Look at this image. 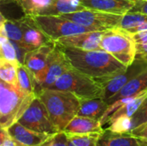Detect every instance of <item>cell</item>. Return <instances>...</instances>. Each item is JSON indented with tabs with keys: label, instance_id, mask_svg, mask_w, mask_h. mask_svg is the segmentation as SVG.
Returning <instances> with one entry per match:
<instances>
[{
	"label": "cell",
	"instance_id": "d4e9b609",
	"mask_svg": "<svg viewBox=\"0 0 147 146\" xmlns=\"http://www.w3.org/2000/svg\"><path fill=\"white\" fill-rule=\"evenodd\" d=\"M146 21H147V15L146 14L129 11L122 16L119 27L127 31H129Z\"/></svg>",
	"mask_w": 147,
	"mask_h": 146
},
{
	"label": "cell",
	"instance_id": "3957f363",
	"mask_svg": "<svg viewBox=\"0 0 147 146\" xmlns=\"http://www.w3.org/2000/svg\"><path fill=\"white\" fill-rule=\"evenodd\" d=\"M36 94H27L19 87L0 81V127L7 129L17 122Z\"/></svg>",
	"mask_w": 147,
	"mask_h": 146
},
{
	"label": "cell",
	"instance_id": "ba28073f",
	"mask_svg": "<svg viewBox=\"0 0 147 146\" xmlns=\"http://www.w3.org/2000/svg\"><path fill=\"white\" fill-rule=\"evenodd\" d=\"M71 67L61 47L56 44L49 54L46 67L40 76L34 81L35 93L51 87L65 71Z\"/></svg>",
	"mask_w": 147,
	"mask_h": 146
},
{
	"label": "cell",
	"instance_id": "2e32d148",
	"mask_svg": "<svg viewBox=\"0 0 147 146\" xmlns=\"http://www.w3.org/2000/svg\"><path fill=\"white\" fill-rule=\"evenodd\" d=\"M7 132L10 137L28 146H39L51 136L50 134L31 130L19 122H16L8 127Z\"/></svg>",
	"mask_w": 147,
	"mask_h": 146
},
{
	"label": "cell",
	"instance_id": "603a6c76",
	"mask_svg": "<svg viewBox=\"0 0 147 146\" xmlns=\"http://www.w3.org/2000/svg\"><path fill=\"white\" fill-rule=\"evenodd\" d=\"M85 9V7L81 5L80 0H55L51 15H60L81 11Z\"/></svg>",
	"mask_w": 147,
	"mask_h": 146
},
{
	"label": "cell",
	"instance_id": "52a82bcc",
	"mask_svg": "<svg viewBox=\"0 0 147 146\" xmlns=\"http://www.w3.org/2000/svg\"><path fill=\"white\" fill-rule=\"evenodd\" d=\"M60 15L83 27H85L91 31H106L108 29L119 27L121 20L123 16L121 15L90 9Z\"/></svg>",
	"mask_w": 147,
	"mask_h": 146
},
{
	"label": "cell",
	"instance_id": "d6986e66",
	"mask_svg": "<svg viewBox=\"0 0 147 146\" xmlns=\"http://www.w3.org/2000/svg\"><path fill=\"white\" fill-rule=\"evenodd\" d=\"M109 108V104L102 98L82 100L78 115L100 120Z\"/></svg>",
	"mask_w": 147,
	"mask_h": 146
},
{
	"label": "cell",
	"instance_id": "44dd1931",
	"mask_svg": "<svg viewBox=\"0 0 147 146\" xmlns=\"http://www.w3.org/2000/svg\"><path fill=\"white\" fill-rule=\"evenodd\" d=\"M147 97V89L143 91L142 93L136 96L132 101L126 103L122 107H121L119 109H117L109 119L108 123L116 120L118 118H132L133 115L136 113V111L139 109V108L141 106L143 102L146 99Z\"/></svg>",
	"mask_w": 147,
	"mask_h": 146
},
{
	"label": "cell",
	"instance_id": "5b68a950",
	"mask_svg": "<svg viewBox=\"0 0 147 146\" xmlns=\"http://www.w3.org/2000/svg\"><path fill=\"white\" fill-rule=\"evenodd\" d=\"M100 46L102 50L110 53L126 66H130L136 59V43L134 36L120 27L104 31Z\"/></svg>",
	"mask_w": 147,
	"mask_h": 146
},
{
	"label": "cell",
	"instance_id": "9a60e30c",
	"mask_svg": "<svg viewBox=\"0 0 147 146\" xmlns=\"http://www.w3.org/2000/svg\"><path fill=\"white\" fill-rule=\"evenodd\" d=\"M96 146H147V143L129 133H116L106 128L100 134Z\"/></svg>",
	"mask_w": 147,
	"mask_h": 146
},
{
	"label": "cell",
	"instance_id": "ffe728a7",
	"mask_svg": "<svg viewBox=\"0 0 147 146\" xmlns=\"http://www.w3.org/2000/svg\"><path fill=\"white\" fill-rule=\"evenodd\" d=\"M0 35H3L7 37L11 41L20 45L21 46L24 48L23 32H22V28L21 27L19 20H9V19L5 18L3 15L1 14Z\"/></svg>",
	"mask_w": 147,
	"mask_h": 146
},
{
	"label": "cell",
	"instance_id": "4dcf8cb0",
	"mask_svg": "<svg viewBox=\"0 0 147 146\" xmlns=\"http://www.w3.org/2000/svg\"><path fill=\"white\" fill-rule=\"evenodd\" d=\"M127 133L147 143V123Z\"/></svg>",
	"mask_w": 147,
	"mask_h": 146
},
{
	"label": "cell",
	"instance_id": "7a4b0ae2",
	"mask_svg": "<svg viewBox=\"0 0 147 146\" xmlns=\"http://www.w3.org/2000/svg\"><path fill=\"white\" fill-rule=\"evenodd\" d=\"M45 105L50 119L58 132H64L71 120L78 115L81 100L74 94L58 89H45L37 93Z\"/></svg>",
	"mask_w": 147,
	"mask_h": 146
},
{
	"label": "cell",
	"instance_id": "d6a6232c",
	"mask_svg": "<svg viewBox=\"0 0 147 146\" xmlns=\"http://www.w3.org/2000/svg\"><path fill=\"white\" fill-rule=\"evenodd\" d=\"M134 39L135 40V43H143V42H146L147 41V30L143 31V32H140L137 34H133Z\"/></svg>",
	"mask_w": 147,
	"mask_h": 146
},
{
	"label": "cell",
	"instance_id": "4fadbf2b",
	"mask_svg": "<svg viewBox=\"0 0 147 146\" xmlns=\"http://www.w3.org/2000/svg\"><path fill=\"white\" fill-rule=\"evenodd\" d=\"M54 42H50L39 48L28 51L25 54L23 65L32 73L34 81L40 76L44 71L49 54L55 47Z\"/></svg>",
	"mask_w": 147,
	"mask_h": 146
},
{
	"label": "cell",
	"instance_id": "8992f818",
	"mask_svg": "<svg viewBox=\"0 0 147 146\" xmlns=\"http://www.w3.org/2000/svg\"><path fill=\"white\" fill-rule=\"evenodd\" d=\"M40 29L55 43L60 38L91 31L69 19L58 15H41L33 17Z\"/></svg>",
	"mask_w": 147,
	"mask_h": 146
},
{
	"label": "cell",
	"instance_id": "1f68e13d",
	"mask_svg": "<svg viewBox=\"0 0 147 146\" xmlns=\"http://www.w3.org/2000/svg\"><path fill=\"white\" fill-rule=\"evenodd\" d=\"M134 7L130 10V12H140L147 15V1L145 0H135Z\"/></svg>",
	"mask_w": 147,
	"mask_h": 146
},
{
	"label": "cell",
	"instance_id": "5bb4252c",
	"mask_svg": "<svg viewBox=\"0 0 147 146\" xmlns=\"http://www.w3.org/2000/svg\"><path fill=\"white\" fill-rule=\"evenodd\" d=\"M135 0H80L86 9L124 15L135 5Z\"/></svg>",
	"mask_w": 147,
	"mask_h": 146
},
{
	"label": "cell",
	"instance_id": "83f0119b",
	"mask_svg": "<svg viewBox=\"0 0 147 146\" xmlns=\"http://www.w3.org/2000/svg\"><path fill=\"white\" fill-rule=\"evenodd\" d=\"M147 123V97L143 102L141 106L131 118V129L130 131ZM129 131V132H130Z\"/></svg>",
	"mask_w": 147,
	"mask_h": 146
},
{
	"label": "cell",
	"instance_id": "cb8c5ba5",
	"mask_svg": "<svg viewBox=\"0 0 147 146\" xmlns=\"http://www.w3.org/2000/svg\"><path fill=\"white\" fill-rule=\"evenodd\" d=\"M18 87L27 94H36L34 77L23 64L18 66Z\"/></svg>",
	"mask_w": 147,
	"mask_h": 146
},
{
	"label": "cell",
	"instance_id": "8fae6325",
	"mask_svg": "<svg viewBox=\"0 0 147 146\" xmlns=\"http://www.w3.org/2000/svg\"><path fill=\"white\" fill-rule=\"evenodd\" d=\"M104 31H90L65 36L55 41V44L81 50H102L100 42Z\"/></svg>",
	"mask_w": 147,
	"mask_h": 146
},
{
	"label": "cell",
	"instance_id": "30bf717a",
	"mask_svg": "<svg viewBox=\"0 0 147 146\" xmlns=\"http://www.w3.org/2000/svg\"><path fill=\"white\" fill-rule=\"evenodd\" d=\"M147 67V57H136L134 62L127 68L126 71L115 75L101 85L103 88L102 98L108 102L115 96L131 79L143 71Z\"/></svg>",
	"mask_w": 147,
	"mask_h": 146
},
{
	"label": "cell",
	"instance_id": "6da1fadb",
	"mask_svg": "<svg viewBox=\"0 0 147 146\" xmlns=\"http://www.w3.org/2000/svg\"><path fill=\"white\" fill-rule=\"evenodd\" d=\"M60 47L71 67L95 78L100 84L115 75L126 71L128 67L103 50H81Z\"/></svg>",
	"mask_w": 147,
	"mask_h": 146
},
{
	"label": "cell",
	"instance_id": "ac0fdd59",
	"mask_svg": "<svg viewBox=\"0 0 147 146\" xmlns=\"http://www.w3.org/2000/svg\"><path fill=\"white\" fill-rule=\"evenodd\" d=\"M22 10L24 15L34 17L51 15L55 0H14Z\"/></svg>",
	"mask_w": 147,
	"mask_h": 146
},
{
	"label": "cell",
	"instance_id": "f1b7e54d",
	"mask_svg": "<svg viewBox=\"0 0 147 146\" xmlns=\"http://www.w3.org/2000/svg\"><path fill=\"white\" fill-rule=\"evenodd\" d=\"M39 146H69L68 138L65 132H59L51 135L44 143Z\"/></svg>",
	"mask_w": 147,
	"mask_h": 146
},
{
	"label": "cell",
	"instance_id": "d590c367",
	"mask_svg": "<svg viewBox=\"0 0 147 146\" xmlns=\"http://www.w3.org/2000/svg\"><path fill=\"white\" fill-rule=\"evenodd\" d=\"M145 1H147V0H145Z\"/></svg>",
	"mask_w": 147,
	"mask_h": 146
},
{
	"label": "cell",
	"instance_id": "484cf974",
	"mask_svg": "<svg viewBox=\"0 0 147 146\" xmlns=\"http://www.w3.org/2000/svg\"><path fill=\"white\" fill-rule=\"evenodd\" d=\"M0 58L9 61H18L14 43L3 35H0Z\"/></svg>",
	"mask_w": 147,
	"mask_h": 146
},
{
	"label": "cell",
	"instance_id": "e575fe53",
	"mask_svg": "<svg viewBox=\"0 0 147 146\" xmlns=\"http://www.w3.org/2000/svg\"><path fill=\"white\" fill-rule=\"evenodd\" d=\"M9 1H11V0H1L2 3H9ZM13 1H14V0H13Z\"/></svg>",
	"mask_w": 147,
	"mask_h": 146
},
{
	"label": "cell",
	"instance_id": "9c48e42d",
	"mask_svg": "<svg viewBox=\"0 0 147 146\" xmlns=\"http://www.w3.org/2000/svg\"><path fill=\"white\" fill-rule=\"evenodd\" d=\"M17 122L38 133L50 135L59 133L53 126L45 105L38 96L32 101Z\"/></svg>",
	"mask_w": 147,
	"mask_h": 146
},
{
	"label": "cell",
	"instance_id": "7402d4cb",
	"mask_svg": "<svg viewBox=\"0 0 147 146\" xmlns=\"http://www.w3.org/2000/svg\"><path fill=\"white\" fill-rule=\"evenodd\" d=\"M19 61H9L0 58V78L1 80L18 87V66Z\"/></svg>",
	"mask_w": 147,
	"mask_h": 146
},
{
	"label": "cell",
	"instance_id": "7c38bea8",
	"mask_svg": "<svg viewBox=\"0 0 147 146\" xmlns=\"http://www.w3.org/2000/svg\"><path fill=\"white\" fill-rule=\"evenodd\" d=\"M18 20L23 32V46L27 51L34 50L53 42L40 29L33 17L24 15Z\"/></svg>",
	"mask_w": 147,
	"mask_h": 146
},
{
	"label": "cell",
	"instance_id": "f546056e",
	"mask_svg": "<svg viewBox=\"0 0 147 146\" xmlns=\"http://www.w3.org/2000/svg\"><path fill=\"white\" fill-rule=\"evenodd\" d=\"M0 146H28L9 136L7 129L1 128L0 133Z\"/></svg>",
	"mask_w": 147,
	"mask_h": 146
},
{
	"label": "cell",
	"instance_id": "4316f807",
	"mask_svg": "<svg viewBox=\"0 0 147 146\" xmlns=\"http://www.w3.org/2000/svg\"><path fill=\"white\" fill-rule=\"evenodd\" d=\"M101 133H92V134L66 133V135L67 138L70 140H71L76 146H96L97 139Z\"/></svg>",
	"mask_w": 147,
	"mask_h": 146
},
{
	"label": "cell",
	"instance_id": "836d02e7",
	"mask_svg": "<svg viewBox=\"0 0 147 146\" xmlns=\"http://www.w3.org/2000/svg\"><path fill=\"white\" fill-rule=\"evenodd\" d=\"M146 30H147V21L143 22L142 23H140V25H138L135 28H132L128 32L130 34H137V33H140V32H143V31H146Z\"/></svg>",
	"mask_w": 147,
	"mask_h": 146
},
{
	"label": "cell",
	"instance_id": "e0dca14e",
	"mask_svg": "<svg viewBox=\"0 0 147 146\" xmlns=\"http://www.w3.org/2000/svg\"><path fill=\"white\" fill-rule=\"evenodd\" d=\"M103 130L100 120L77 115L68 124L64 132L71 134H92L101 133Z\"/></svg>",
	"mask_w": 147,
	"mask_h": 146
},
{
	"label": "cell",
	"instance_id": "277c9868",
	"mask_svg": "<svg viewBox=\"0 0 147 146\" xmlns=\"http://www.w3.org/2000/svg\"><path fill=\"white\" fill-rule=\"evenodd\" d=\"M48 89L71 92L81 101L102 98L103 92L102 86L95 78L80 72L73 67L65 71Z\"/></svg>",
	"mask_w": 147,
	"mask_h": 146
}]
</instances>
